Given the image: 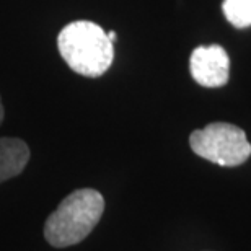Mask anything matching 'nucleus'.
Returning <instances> with one entry per match:
<instances>
[{"instance_id": "obj_1", "label": "nucleus", "mask_w": 251, "mask_h": 251, "mask_svg": "<svg viewBox=\"0 0 251 251\" xmlns=\"http://www.w3.org/2000/svg\"><path fill=\"white\" fill-rule=\"evenodd\" d=\"M104 212V199L97 189H77L57 205L44 225V238L54 248L83 242Z\"/></svg>"}, {"instance_id": "obj_2", "label": "nucleus", "mask_w": 251, "mask_h": 251, "mask_svg": "<svg viewBox=\"0 0 251 251\" xmlns=\"http://www.w3.org/2000/svg\"><path fill=\"white\" fill-rule=\"evenodd\" d=\"M57 46L69 67L83 77H101L114 59L106 31L93 22L69 23L59 33Z\"/></svg>"}, {"instance_id": "obj_3", "label": "nucleus", "mask_w": 251, "mask_h": 251, "mask_svg": "<svg viewBox=\"0 0 251 251\" xmlns=\"http://www.w3.org/2000/svg\"><path fill=\"white\" fill-rule=\"evenodd\" d=\"M196 155L220 167H238L251 155V144L243 129L228 123H212L189 135Z\"/></svg>"}, {"instance_id": "obj_4", "label": "nucleus", "mask_w": 251, "mask_h": 251, "mask_svg": "<svg viewBox=\"0 0 251 251\" xmlns=\"http://www.w3.org/2000/svg\"><path fill=\"white\" fill-rule=\"evenodd\" d=\"M189 70L194 82L205 88L224 87L228 82L230 59L219 44L196 48L189 59Z\"/></svg>"}, {"instance_id": "obj_5", "label": "nucleus", "mask_w": 251, "mask_h": 251, "mask_svg": "<svg viewBox=\"0 0 251 251\" xmlns=\"http://www.w3.org/2000/svg\"><path fill=\"white\" fill-rule=\"evenodd\" d=\"M29 162V149L26 142L15 137L0 139V184L18 176Z\"/></svg>"}, {"instance_id": "obj_6", "label": "nucleus", "mask_w": 251, "mask_h": 251, "mask_svg": "<svg viewBox=\"0 0 251 251\" xmlns=\"http://www.w3.org/2000/svg\"><path fill=\"white\" fill-rule=\"evenodd\" d=\"M222 10L235 28L251 26V0H224Z\"/></svg>"}, {"instance_id": "obj_7", "label": "nucleus", "mask_w": 251, "mask_h": 251, "mask_svg": "<svg viewBox=\"0 0 251 251\" xmlns=\"http://www.w3.org/2000/svg\"><path fill=\"white\" fill-rule=\"evenodd\" d=\"M106 34H108L109 41H111V43L114 44V41H116V39H118V36H116V31H108Z\"/></svg>"}, {"instance_id": "obj_8", "label": "nucleus", "mask_w": 251, "mask_h": 251, "mask_svg": "<svg viewBox=\"0 0 251 251\" xmlns=\"http://www.w3.org/2000/svg\"><path fill=\"white\" fill-rule=\"evenodd\" d=\"M3 121V106H2V101H0V124Z\"/></svg>"}]
</instances>
